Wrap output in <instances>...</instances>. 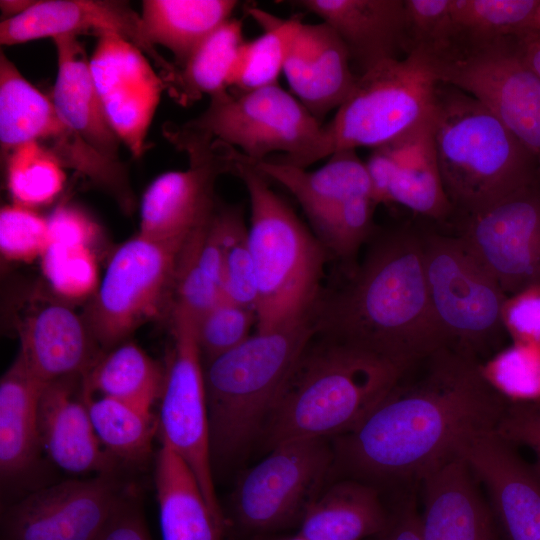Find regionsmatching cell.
Wrapping results in <instances>:
<instances>
[{
	"label": "cell",
	"mask_w": 540,
	"mask_h": 540,
	"mask_svg": "<svg viewBox=\"0 0 540 540\" xmlns=\"http://www.w3.org/2000/svg\"><path fill=\"white\" fill-rule=\"evenodd\" d=\"M481 365L449 347L410 365L357 427L336 437L338 462L367 483L419 484L467 438L496 430L509 400Z\"/></svg>",
	"instance_id": "1"
},
{
	"label": "cell",
	"mask_w": 540,
	"mask_h": 540,
	"mask_svg": "<svg viewBox=\"0 0 540 540\" xmlns=\"http://www.w3.org/2000/svg\"><path fill=\"white\" fill-rule=\"evenodd\" d=\"M368 242L347 283L318 300L315 335L410 366L446 347L429 301L422 229L374 232Z\"/></svg>",
	"instance_id": "2"
},
{
	"label": "cell",
	"mask_w": 540,
	"mask_h": 540,
	"mask_svg": "<svg viewBox=\"0 0 540 540\" xmlns=\"http://www.w3.org/2000/svg\"><path fill=\"white\" fill-rule=\"evenodd\" d=\"M409 366L314 335L262 430L265 444L340 436L357 427Z\"/></svg>",
	"instance_id": "3"
},
{
	"label": "cell",
	"mask_w": 540,
	"mask_h": 540,
	"mask_svg": "<svg viewBox=\"0 0 540 540\" xmlns=\"http://www.w3.org/2000/svg\"><path fill=\"white\" fill-rule=\"evenodd\" d=\"M432 121L442 184L458 222L540 176L533 155L500 119L462 90L438 83Z\"/></svg>",
	"instance_id": "4"
},
{
	"label": "cell",
	"mask_w": 540,
	"mask_h": 540,
	"mask_svg": "<svg viewBox=\"0 0 540 540\" xmlns=\"http://www.w3.org/2000/svg\"><path fill=\"white\" fill-rule=\"evenodd\" d=\"M234 174L243 181L250 201L256 331L310 318L321 297L327 250L239 151Z\"/></svg>",
	"instance_id": "5"
},
{
	"label": "cell",
	"mask_w": 540,
	"mask_h": 540,
	"mask_svg": "<svg viewBox=\"0 0 540 540\" xmlns=\"http://www.w3.org/2000/svg\"><path fill=\"white\" fill-rule=\"evenodd\" d=\"M315 335L310 318L256 331L206 363L211 460H230L261 435L276 399Z\"/></svg>",
	"instance_id": "6"
},
{
	"label": "cell",
	"mask_w": 540,
	"mask_h": 540,
	"mask_svg": "<svg viewBox=\"0 0 540 540\" xmlns=\"http://www.w3.org/2000/svg\"><path fill=\"white\" fill-rule=\"evenodd\" d=\"M439 82L428 57L417 51L363 73L323 124L313 163L341 150L384 145L430 118Z\"/></svg>",
	"instance_id": "7"
},
{
	"label": "cell",
	"mask_w": 540,
	"mask_h": 540,
	"mask_svg": "<svg viewBox=\"0 0 540 540\" xmlns=\"http://www.w3.org/2000/svg\"><path fill=\"white\" fill-rule=\"evenodd\" d=\"M422 236L429 301L446 347L483 363L501 350L508 296L460 236L432 229Z\"/></svg>",
	"instance_id": "8"
},
{
	"label": "cell",
	"mask_w": 540,
	"mask_h": 540,
	"mask_svg": "<svg viewBox=\"0 0 540 540\" xmlns=\"http://www.w3.org/2000/svg\"><path fill=\"white\" fill-rule=\"evenodd\" d=\"M178 131L228 145L251 162L275 152L280 162L307 168L321 140L323 124L279 84L210 99L208 107Z\"/></svg>",
	"instance_id": "9"
},
{
	"label": "cell",
	"mask_w": 540,
	"mask_h": 540,
	"mask_svg": "<svg viewBox=\"0 0 540 540\" xmlns=\"http://www.w3.org/2000/svg\"><path fill=\"white\" fill-rule=\"evenodd\" d=\"M522 39L457 43L428 59L440 82L482 103L540 164V77L524 59Z\"/></svg>",
	"instance_id": "10"
},
{
	"label": "cell",
	"mask_w": 540,
	"mask_h": 540,
	"mask_svg": "<svg viewBox=\"0 0 540 540\" xmlns=\"http://www.w3.org/2000/svg\"><path fill=\"white\" fill-rule=\"evenodd\" d=\"M37 142L65 168L75 170L112 196L125 212L135 203L127 170L104 157L58 115L48 97L0 54V147L6 160L17 147Z\"/></svg>",
	"instance_id": "11"
},
{
	"label": "cell",
	"mask_w": 540,
	"mask_h": 540,
	"mask_svg": "<svg viewBox=\"0 0 540 540\" xmlns=\"http://www.w3.org/2000/svg\"><path fill=\"white\" fill-rule=\"evenodd\" d=\"M183 243L138 234L114 252L85 318L98 345L114 348L159 311L173 293Z\"/></svg>",
	"instance_id": "12"
},
{
	"label": "cell",
	"mask_w": 540,
	"mask_h": 540,
	"mask_svg": "<svg viewBox=\"0 0 540 540\" xmlns=\"http://www.w3.org/2000/svg\"><path fill=\"white\" fill-rule=\"evenodd\" d=\"M174 344L160 395L161 440L186 463L213 513L225 520L216 497L209 438L208 407L196 322L172 309Z\"/></svg>",
	"instance_id": "13"
},
{
	"label": "cell",
	"mask_w": 540,
	"mask_h": 540,
	"mask_svg": "<svg viewBox=\"0 0 540 540\" xmlns=\"http://www.w3.org/2000/svg\"><path fill=\"white\" fill-rule=\"evenodd\" d=\"M165 136L187 153L189 167L160 175L146 189L139 235L159 242L183 243L212 217L217 207L216 179L223 173H234L236 149L174 129H165Z\"/></svg>",
	"instance_id": "14"
},
{
	"label": "cell",
	"mask_w": 540,
	"mask_h": 540,
	"mask_svg": "<svg viewBox=\"0 0 540 540\" xmlns=\"http://www.w3.org/2000/svg\"><path fill=\"white\" fill-rule=\"evenodd\" d=\"M332 460L325 438L275 446L239 480L233 503L237 521L250 530L268 531L300 520Z\"/></svg>",
	"instance_id": "15"
},
{
	"label": "cell",
	"mask_w": 540,
	"mask_h": 540,
	"mask_svg": "<svg viewBox=\"0 0 540 540\" xmlns=\"http://www.w3.org/2000/svg\"><path fill=\"white\" fill-rule=\"evenodd\" d=\"M457 235L508 297L540 286V176L458 222Z\"/></svg>",
	"instance_id": "16"
},
{
	"label": "cell",
	"mask_w": 540,
	"mask_h": 540,
	"mask_svg": "<svg viewBox=\"0 0 540 540\" xmlns=\"http://www.w3.org/2000/svg\"><path fill=\"white\" fill-rule=\"evenodd\" d=\"M125 494L110 474L38 489L4 508L1 540H96Z\"/></svg>",
	"instance_id": "17"
},
{
	"label": "cell",
	"mask_w": 540,
	"mask_h": 540,
	"mask_svg": "<svg viewBox=\"0 0 540 540\" xmlns=\"http://www.w3.org/2000/svg\"><path fill=\"white\" fill-rule=\"evenodd\" d=\"M150 59L133 43L103 34L90 58L95 87L109 124L134 157L145 140L162 92L167 89Z\"/></svg>",
	"instance_id": "18"
},
{
	"label": "cell",
	"mask_w": 540,
	"mask_h": 540,
	"mask_svg": "<svg viewBox=\"0 0 540 540\" xmlns=\"http://www.w3.org/2000/svg\"><path fill=\"white\" fill-rule=\"evenodd\" d=\"M489 504L504 540H540V473L496 430L467 438L458 448Z\"/></svg>",
	"instance_id": "19"
},
{
	"label": "cell",
	"mask_w": 540,
	"mask_h": 540,
	"mask_svg": "<svg viewBox=\"0 0 540 540\" xmlns=\"http://www.w3.org/2000/svg\"><path fill=\"white\" fill-rule=\"evenodd\" d=\"M91 33L97 36L115 34L133 43L160 68L167 89L173 83L177 67L165 60L147 41L140 14L127 2L36 0L23 14L0 23V43L5 46Z\"/></svg>",
	"instance_id": "20"
},
{
	"label": "cell",
	"mask_w": 540,
	"mask_h": 540,
	"mask_svg": "<svg viewBox=\"0 0 540 540\" xmlns=\"http://www.w3.org/2000/svg\"><path fill=\"white\" fill-rule=\"evenodd\" d=\"M419 484L422 540H504L479 481L460 454L432 468Z\"/></svg>",
	"instance_id": "21"
},
{
	"label": "cell",
	"mask_w": 540,
	"mask_h": 540,
	"mask_svg": "<svg viewBox=\"0 0 540 540\" xmlns=\"http://www.w3.org/2000/svg\"><path fill=\"white\" fill-rule=\"evenodd\" d=\"M69 377L45 384L37 423L42 451L60 469L72 474H110L115 459L100 443L88 410L84 388Z\"/></svg>",
	"instance_id": "22"
},
{
	"label": "cell",
	"mask_w": 540,
	"mask_h": 540,
	"mask_svg": "<svg viewBox=\"0 0 540 540\" xmlns=\"http://www.w3.org/2000/svg\"><path fill=\"white\" fill-rule=\"evenodd\" d=\"M283 73L292 94L322 124L348 99L359 78L345 44L323 21L301 24Z\"/></svg>",
	"instance_id": "23"
},
{
	"label": "cell",
	"mask_w": 540,
	"mask_h": 540,
	"mask_svg": "<svg viewBox=\"0 0 540 540\" xmlns=\"http://www.w3.org/2000/svg\"><path fill=\"white\" fill-rule=\"evenodd\" d=\"M294 5L327 23L345 44L358 76L406 56L404 0H298Z\"/></svg>",
	"instance_id": "24"
},
{
	"label": "cell",
	"mask_w": 540,
	"mask_h": 540,
	"mask_svg": "<svg viewBox=\"0 0 540 540\" xmlns=\"http://www.w3.org/2000/svg\"><path fill=\"white\" fill-rule=\"evenodd\" d=\"M19 332L18 355L43 385L84 376L100 358L86 319L62 303L32 311Z\"/></svg>",
	"instance_id": "25"
},
{
	"label": "cell",
	"mask_w": 540,
	"mask_h": 540,
	"mask_svg": "<svg viewBox=\"0 0 540 540\" xmlns=\"http://www.w3.org/2000/svg\"><path fill=\"white\" fill-rule=\"evenodd\" d=\"M52 40L57 53V75L51 96L55 110L101 155L120 160L121 140L107 120L82 43L71 35Z\"/></svg>",
	"instance_id": "26"
},
{
	"label": "cell",
	"mask_w": 540,
	"mask_h": 540,
	"mask_svg": "<svg viewBox=\"0 0 540 540\" xmlns=\"http://www.w3.org/2000/svg\"><path fill=\"white\" fill-rule=\"evenodd\" d=\"M155 487L162 540H223L225 520L213 513L190 468L162 440Z\"/></svg>",
	"instance_id": "27"
},
{
	"label": "cell",
	"mask_w": 540,
	"mask_h": 540,
	"mask_svg": "<svg viewBox=\"0 0 540 540\" xmlns=\"http://www.w3.org/2000/svg\"><path fill=\"white\" fill-rule=\"evenodd\" d=\"M388 515L373 485L344 480L307 505L297 533L313 540H365L384 530Z\"/></svg>",
	"instance_id": "28"
},
{
	"label": "cell",
	"mask_w": 540,
	"mask_h": 540,
	"mask_svg": "<svg viewBox=\"0 0 540 540\" xmlns=\"http://www.w3.org/2000/svg\"><path fill=\"white\" fill-rule=\"evenodd\" d=\"M432 116L389 142L397 160V170L389 188L388 202L443 222L454 219V211L442 184Z\"/></svg>",
	"instance_id": "29"
},
{
	"label": "cell",
	"mask_w": 540,
	"mask_h": 540,
	"mask_svg": "<svg viewBox=\"0 0 540 540\" xmlns=\"http://www.w3.org/2000/svg\"><path fill=\"white\" fill-rule=\"evenodd\" d=\"M43 384L18 355L0 381V472L12 480L35 467L42 451L37 423Z\"/></svg>",
	"instance_id": "30"
},
{
	"label": "cell",
	"mask_w": 540,
	"mask_h": 540,
	"mask_svg": "<svg viewBox=\"0 0 540 540\" xmlns=\"http://www.w3.org/2000/svg\"><path fill=\"white\" fill-rule=\"evenodd\" d=\"M249 162L268 180L285 187L297 199L306 216L351 198L371 196L365 162L356 150L335 152L324 165L312 171L274 158Z\"/></svg>",
	"instance_id": "31"
},
{
	"label": "cell",
	"mask_w": 540,
	"mask_h": 540,
	"mask_svg": "<svg viewBox=\"0 0 540 540\" xmlns=\"http://www.w3.org/2000/svg\"><path fill=\"white\" fill-rule=\"evenodd\" d=\"M235 0H144L140 14L147 41L170 50L177 69L232 17Z\"/></svg>",
	"instance_id": "32"
},
{
	"label": "cell",
	"mask_w": 540,
	"mask_h": 540,
	"mask_svg": "<svg viewBox=\"0 0 540 540\" xmlns=\"http://www.w3.org/2000/svg\"><path fill=\"white\" fill-rule=\"evenodd\" d=\"M165 372L138 345L122 342L101 356L83 376L87 396L99 393L139 408L151 411L160 399Z\"/></svg>",
	"instance_id": "33"
},
{
	"label": "cell",
	"mask_w": 540,
	"mask_h": 540,
	"mask_svg": "<svg viewBox=\"0 0 540 540\" xmlns=\"http://www.w3.org/2000/svg\"><path fill=\"white\" fill-rule=\"evenodd\" d=\"M245 42L243 24L231 18L211 33L178 68L168 89L171 97L182 105L207 95L220 96L231 89V78L238 53Z\"/></svg>",
	"instance_id": "34"
},
{
	"label": "cell",
	"mask_w": 540,
	"mask_h": 540,
	"mask_svg": "<svg viewBox=\"0 0 540 540\" xmlns=\"http://www.w3.org/2000/svg\"><path fill=\"white\" fill-rule=\"evenodd\" d=\"M247 12L263 32L245 40L240 48L231 78V89L238 91L278 84L291 43L303 23L300 15L281 18L254 6Z\"/></svg>",
	"instance_id": "35"
},
{
	"label": "cell",
	"mask_w": 540,
	"mask_h": 540,
	"mask_svg": "<svg viewBox=\"0 0 540 540\" xmlns=\"http://www.w3.org/2000/svg\"><path fill=\"white\" fill-rule=\"evenodd\" d=\"M539 4L540 0H452L453 45L527 37Z\"/></svg>",
	"instance_id": "36"
},
{
	"label": "cell",
	"mask_w": 540,
	"mask_h": 540,
	"mask_svg": "<svg viewBox=\"0 0 540 540\" xmlns=\"http://www.w3.org/2000/svg\"><path fill=\"white\" fill-rule=\"evenodd\" d=\"M86 399L95 433L115 460L139 464L150 456L158 426L151 411L108 397Z\"/></svg>",
	"instance_id": "37"
},
{
	"label": "cell",
	"mask_w": 540,
	"mask_h": 540,
	"mask_svg": "<svg viewBox=\"0 0 540 540\" xmlns=\"http://www.w3.org/2000/svg\"><path fill=\"white\" fill-rule=\"evenodd\" d=\"M213 221L219 231L224 251L222 295L225 299L255 312L256 280L243 211L237 206L217 205Z\"/></svg>",
	"instance_id": "38"
},
{
	"label": "cell",
	"mask_w": 540,
	"mask_h": 540,
	"mask_svg": "<svg viewBox=\"0 0 540 540\" xmlns=\"http://www.w3.org/2000/svg\"><path fill=\"white\" fill-rule=\"evenodd\" d=\"M13 203L35 209L51 203L66 181L64 167L37 142L25 143L6 158Z\"/></svg>",
	"instance_id": "39"
},
{
	"label": "cell",
	"mask_w": 540,
	"mask_h": 540,
	"mask_svg": "<svg viewBox=\"0 0 540 540\" xmlns=\"http://www.w3.org/2000/svg\"><path fill=\"white\" fill-rule=\"evenodd\" d=\"M375 202L371 196H358L311 214L314 235L328 253L351 262L360 247L374 234Z\"/></svg>",
	"instance_id": "40"
},
{
	"label": "cell",
	"mask_w": 540,
	"mask_h": 540,
	"mask_svg": "<svg viewBox=\"0 0 540 540\" xmlns=\"http://www.w3.org/2000/svg\"><path fill=\"white\" fill-rule=\"evenodd\" d=\"M481 366L487 380L509 401L540 399V347L513 343Z\"/></svg>",
	"instance_id": "41"
},
{
	"label": "cell",
	"mask_w": 540,
	"mask_h": 540,
	"mask_svg": "<svg viewBox=\"0 0 540 540\" xmlns=\"http://www.w3.org/2000/svg\"><path fill=\"white\" fill-rule=\"evenodd\" d=\"M40 260L45 278L62 297L81 299L97 287V264L91 246L48 243Z\"/></svg>",
	"instance_id": "42"
},
{
	"label": "cell",
	"mask_w": 540,
	"mask_h": 540,
	"mask_svg": "<svg viewBox=\"0 0 540 540\" xmlns=\"http://www.w3.org/2000/svg\"><path fill=\"white\" fill-rule=\"evenodd\" d=\"M452 0H404L406 56L420 52L429 59L446 54L453 45Z\"/></svg>",
	"instance_id": "43"
},
{
	"label": "cell",
	"mask_w": 540,
	"mask_h": 540,
	"mask_svg": "<svg viewBox=\"0 0 540 540\" xmlns=\"http://www.w3.org/2000/svg\"><path fill=\"white\" fill-rule=\"evenodd\" d=\"M253 310L222 297L196 323V338L206 363L228 352L250 336L256 325Z\"/></svg>",
	"instance_id": "44"
},
{
	"label": "cell",
	"mask_w": 540,
	"mask_h": 540,
	"mask_svg": "<svg viewBox=\"0 0 540 540\" xmlns=\"http://www.w3.org/2000/svg\"><path fill=\"white\" fill-rule=\"evenodd\" d=\"M194 232L187 237L178 255L172 309L186 313L197 323L223 295L199 264Z\"/></svg>",
	"instance_id": "45"
},
{
	"label": "cell",
	"mask_w": 540,
	"mask_h": 540,
	"mask_svg": "<svg viewBox=\"0 0 540 540\" xmlns=\"http://www.w3.org/2000/svg\"><path fill=\"white\" fill-rule=\"evenodd\" d=\"M48 245V222L34 209L17 204L0 211V250L11 261L29 262L41 257Z\"/></svg>",
	"instance_id": "46"
},
{
	"label": "cell",
	"mask_w": 540,
	"mask_h": 540,
	"mask_svg": "<svg viewBox=\"0 0 540 540\" xmlns=\"http://www.w3.org/2000/svg\"><path fill=\"white\" fill-rule=\"evenodd\" d=\"M503 325L513 343L540 347V286L526 288L507 298Z\"/></svg>",
	"instance_id": "47"
},
{
	"label": "cell",
	"mask_w": 540,
	"mask_h": 540,
	"mask_svg": "<svg viewBox=\"0 0 540 540\" xmlns=\"http://www.w3.org/2000/svg\"><path fill=\"white\" fill-rule=\"evenodd\" d=\"M496 432L512 445L532 450L540 473V399L509 401L497 425Z\"/></svg>",
	"instance_id": "48"
},
{
	"label": "cell",
	"mask_w": 540,
	"mask_h": 540,
	"mask_svg": "<svg viewBox=\"0 0 540 540\" xmlns=\"http://www.w3.org/2000/svg\"><path fill=\"white\" fill-rule=\"evenodd\" d=\"M48 243L92 246L99 235V226L83 210L71 205L57 206L47 218Z\"/></svg>",
	"instance_id": "49"
},
{
	"label": "cell",
	"mask_w": 540,
	"mask_h": 540,
	"mask_svg": "<svg viewBox=\"0 0 540 540\" xmlns=\"http://www.w3.org/2000/svg\"><path fill=\"white\" fill-rule=\"evenodd\" d=\"M96 540H152L134 496L124 495Z\"/></svg>",
	"instance_id": "50"
},
{
	"label": "cell",
	"mask_w": 540,
	"mask_h": 540,
	"mask_svg": "<svg viewBox=\"0 0 540 540\" xmlns=\"http://www.w3.org/2000/svg\"><path fill=\"white\" fill-rule=\"evenodd\" d=\"M374 540H422L420 511L412 490L389 511L386 527Z\"/></svg>",
	"instance_id": "51"
},
{
	"label": "cell",
	"mask_w": 540,
	"mask_h": 540,
	"mask_svg": "<svg viewBox=\"0 0 540 540\" xmlns=\"http://www.w3.org/2000/svg\"><path fill=\"white\" fill-rule=\"evenodd\" d=\"M524 59L533 71L540 77V41L529 35L522 39Z\"/></svg>",
	"instance_id": "52"
},
{
	"label": "cell",
	"mask_w": 540,
	"mask_h": 540,
	"mask_svg": "<svg viewBox=\"0 0 540 540\" xmlns=\"http://www.w3.org/2000/svg\"><path fill=\"white\" fill-rule=\"evenodd\" d=\"M36 1L31 0H1L2 20L14 18L27 11Z\"/></svg>",
	"instance_id": "53"
},
{
	"label": "cell",
	"mask_w": 540,
	"mask_h": 540,
	"mask_svg": "<svg viewBox=\"0 0 540 540\" xmlns=\"http://www.w3.org/2000/svg\"><path fill=\"white\" fill-rule=\"evenodd\" d=\"M532 37L540 41V4L534 18Z\"/></svg>",
	"instance_id": "54"
},
{
	"label": "cell",
	"mask_w": 540,
	"mask_h": 540,
	"mask_svg": "<svg viewBox=\"0 0 540 540\" xmlns=\"http://www.w3.org/2000/svg\"><path fill=\"white\" fill-rule=\"evenodd\" d=\"M271 540H313V539L307 538L303 535L296 533L295 535H292V536L275 538Z\"/></svg>",
	"instance_id": "55"
}]
</instances>
